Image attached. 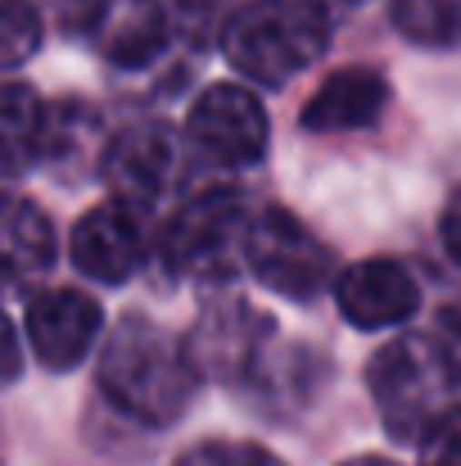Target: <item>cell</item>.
I'll return each instance as SVG.
<instances>
[{"instance_id":"1","label":"cell","mask_w":461,"mask_h":466,"mask_svg":"<svg viewBox=\"0 0 461 466\" xmlns=\"http://www.w3.org/2000/svg\"><path fill=\"white\" fill-rule=\"evenodd\" d=\"M199 380L204 376L185 339H176L167 326H158L141 312H127L100 349L105 399L145 426H172L190 408Z\"/></svg>"},{"instance_id":"2","label":"cell","mask_w":461,"mask_h":466,"mask_svg":"<svg viewBox=\"0 0 461 466\" xmlns=\"http://www.w3.org/2000/svg\"><path fill=\"white\" fill-rule=\"evenodd\" d=\"M330 14L321 0H245L222 23L226 64L263 86H286L321 59Z\"/></svg>"},{"instance_id":"3","label":"cell","mask_w":461,"mask_h":466,"mask_svg":"<svg viewBox=\"0 0 461 466\" xmlns=\"http://www.w3.org/2000/svg\"><path fill=\"white\" fill-rule=\"evenodd\" d=\"M457 385L461 371L435 335H394L366 367L371 403L403 444H421V435L457 403Z\"/></svg>"},{"instance_id":"4","label":"cell","mask_w":461,"mask_h":466,"mask_svg":"<svg viewBox=\"0 0 461 466\" xmlns=\"http://www.w3.org/2000/svg\"><path fill=\"white\" fill-rule=\"evenodd\" d=\"M249 218L254 213L245 195L231 186L176 199V208L163 222V263L190 281H226L245 263Z\"/></svg>"},{"instance_id":"5","label":"cell","mask_w":461,"mask_h":466,"mask_svg":"<svg viewBox=\"0 0 461 466\" xmlns=\"http://www.w3.org/2000/svg\"><path fill=\"white\" fill-rule=\"evenodd\" d=\"M245 268L276 295L286 299H316L326 290H335L339 277V258L335 249L307 227L304 218H295L290 208H258L249 218V236H245Z\"/></svg>"},{"instance_id":"6","label":"cell","mask_w":461,"mask_h":466,"mask_svg":"<svg viewBox=\"0 0 461 466\" xmlns=\"http://www.w3.org/2000/svg\"><path fill=\"white\" fill-rule=\"evenodd\" d=\"M59 18L114 68H145L172 41V18L158 0H64Z\"/></svg>"},{"instance_id":"7","label":"cell","mask_w":461,"mask_h":466,"mask_svg":"<svg viewBox=\"0 0 461 466\" xmlns=\"http://www.w3.org/2000/svg\"><path fill=\"white\" fill-rule=\"evenodd\" d=\"M100 177L109 181L114 199H123V204H132L136 213L150 218L154 208H163L181 186V146L158 123L114 132L109 146H105Z\"/></svg>"},{"instance_id":"8","label":"cell","mask_w":461,"mask_h":466,"mask_svg":"<svg viewBox=\"0 0 461 466\" xmlns=\"http://www.w3.org/2000/svg\"><path fill=\"white\" fill-rule=\"evenodd\" d=\"M185 137L208 163L254 167L267 155V109L249 86L217 82L190 105Z\"/></svg>"},{"instance_id":"9","label":"cell","mask_w":461,"mask_h":466,"mask_svg":"<svg viewBox=\"0 0 461 466\" xmlns=\"http://www.w3.org/2000/svg\"><path fill=\"white\" fill-rule=\"evenodd\" d=\"M272 321L245 299H213L204 304L195 330L185 335V349L199 367V376L217 380H245L263 367L267 344H272Z\"/></svg>"},{"instance_id":"10","label":"cell","mask_w":461,"mask_h":466,"mask_svg":"<svg viewBox=\"0 0 461 466\" xmlns=\"http://www.w3.org/2000/svg\"><path fill=\"white\" fill-rule=\"evenodd\" d=\"M68 254H73V268L100 286H123L132 281L141 268H145V254H150V231H145V213H136L132 204L114 199L109 204H95L77 227H73V240H68Z\"/></svg>"},{"instance_id":"11","label":"cell","mask_w":461,"mask_h":466,"mask_svg":"<svg viewBox=\"0 0 461 466\" xmlns=\"http://www.w3.org/2000/svg\"><path fill=\"white\" fill-rule=\"evenodd\" d=\"M100 326H105V312L86 290L50 286L27 299V344H32L36 362L50 371L77 367L95 349Z\"/></svg>"},{"instance_id":"12","label":"cell","mask_w":461,"mask_h":466,"mask_svg":"<svg viewBox=\"0 0 461 466\" xmlns=\"http://www.w3.org/2000/svg\"><path fill=\"white\" fill-rule=\"evenodd\" d=\"M335 299L348 326L389 330L421 309V286L398 258H366L335 277Z\"/></svg>"},{"instance_id":"13","label":"cell","mask_w":461,"mask_h":466,"mask_svg":"<svg viewBox=\"0 0 461 466\" xmlns=\"http://www.w3.org/2000/svg\"><path fill=\"white\" fill-rule=\"evenodd\" d=\"M389 105V82L380 68H366V64H348V68H335L304 105L299 123L304 132H321V137H335V132H357V127H371Z\"/></svg>"},{"instance_id":"14","label":"cell","mask_w":461,"mask_h":466,"mask_svg":"<svg viewBox=\"0 0 461 466\" xmlns=\"http://www.w3.org/2000/svg\"><path fill=\"white\" fill-rule=\"evenodd\" d=\"M50 263H55L50 218L23 195H0V295L27 290L50 272Z\"/></svg>"},{"instance_id":"15","label":"cell","mask_w":461,"mask_h":466,"mask_svg":"<svg viewBox=\"0 0 461 466\" xmlns=\"http://www.w3.org/2000/svg\"><path fill=\"white\" fill-rule=\"evenodd\" d=\"M105 118L77 100L59 105V109H45V141H41V158L59 163V172L68 177H82L86 167H100L105 163Z\"/></svg>"},{"instance_id":"16","label":"cell","mask_w":461,"mask_h":466,"mask_svg":"<svg viewBox=\"0 0 461 466\" xmlns=\"http://www.w3.org/2000/svg\"><path fill=\"white\" fill-rule=\"evenodd\" d=\"M45 141V105L32 86L5 82L0 86V181L27 172L41 158Z\"/></svg>"},{"instance_id":"17","label":"cell","mask_w":461,"mask_h":466,"mask_svg":"<svg viewBox=\"0 0 461 466\" xmlns=\"http://www.w3.org/2000/svg\"><path fill=\"white\" fill-rule=\"evenodd\" d=\"M394 27L426 50H457L461 46V0H394Z\"/></svg>"},{"instance_id":"18","label":"cell","mask_w":461,"mask_h":466,"mask_svg":"<svg viewBox=\"0 0 461 466\" xmlns=\"http://www.w3.org/2000/svg\"><path fill=\"white\" fill-rule=\"evenodd\" d=\"M41 46V14L32 0H0V73L32 59Z\"/></svg>"},{"instance_id":"19","label":"cell","mask_w":461,"mask_h":466,"mask_svg":"<svg viewBox=\"0 0 461 466\" xmlns=\"http://www.w3.org/2000/svg\"><path fill=\"white\" fill-rule=\"evenodd\" d=\"M176 466H286L272 449L249 444V440H204L195 449H185Z\"/></svg>"},{"instance_id":"20","label":"cell","mask_w":461,"mask_h":466,"mask_svg":"<svg viewBox=\"0 0 461 466\" xmlns=\"http://www.w3.org/2000/svg\"><path fill=\"white\" fill-rule=\"evenodd\" d=\"M416 466H461V403H453L421 435V462Z\"/></svg>"},{"instance_id":"21","label":"cell","mask_w":461,"mask_h":466,"mask_svg":"<svg viewBox=\"0 0 461 466\" xmlns=\"http://www.w3.org/2000/svg\"><path fill=\"white\" fill-rule=\"evenodd\" d=\"M435 339H439V349L453 358V367L461 371V299L444 304L439 321H435Z\"/></svg>"},{"instance_id":"22","label":"cell","mask_w":461,"mask_h":466,"mask_svg":"<svg viewBox=\"0 0 461 466\" xmlns=\"http://www.w3.org/2000/svg\"><path fill=\"white\" fill-rule=\"evenodd\" d=\"M23 371V349H18V330L9 326V317L0 312V390Z\"/></svg>"},{"instance_id":"23","label":"cell","mask_w":461,"mask_h":466,"mask_svg":"<svg viewBox=\"0 0 461 466\" xmlns=\"http://www.w3.org/2000/svg\"><path fill=\"white\" fill-rule=\"evenodd\" d=\"M439 231H444V245H448L453 263H461V186L448 195V204H444V222H439Z\"/></svg>"},{"instance_id":"24","label":"cell","mask_w":461,"mask_h":466,"mask_svg":"<svg viewBox=\"0 0 461 466\" xmlns=\"http://www.w3.org/2000/svg\"><path fill=\"white\" fill-rule=\"evenodd\" d=\"M344 466H394L389 458H348Z\"/></svg>"},{"instance_id":"25","label":"cell","mask_w":461,"mask_h":466,"mask_svg":"<svg viewBox=\"0 0 461 466\" xmlns=\"http://www.w3.org/2000/svg\"><path fill=\"white\" fill-rule=\"evenodd\" d=\"M0 466H5V462H0Z\"/></svg>"}]
</instances>
